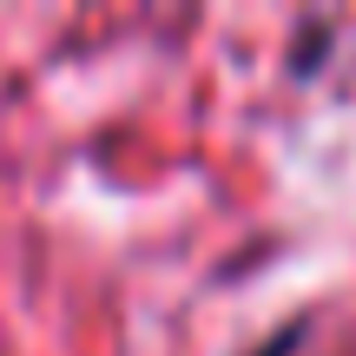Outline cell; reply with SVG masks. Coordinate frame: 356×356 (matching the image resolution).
I'll use <instances>...</instances> for the list:
<instances>
[{"label": "cell", "instance_id": "1", "mask_svg": "<svg viewBox=\"0 0 356 356\" xmlns=\"http://www.w3.org/2000/svg\"><path fill=\"white\" fill-rule=\"evenodd\" d=\"M330 40H337V20H310L304 40H291V73L310 79V73L323 66V53H330Z\"/></svg>", "mask_w": 356, "mask_h": 356}, {"label": "cell", "instance_id": "2", "mask_svg": "<svg viewBox=\"0 0 356 356\" xmlns=\"http://www.w3.org/2000/svg\"><path fill=\"white\" fill-rule=\"evenodd\" d=\"M297 350H304V323H277L264 343H251L244 356H297Z\"/></svg>", "mask_w": 356, "mask_h": 356}]
</instances>
